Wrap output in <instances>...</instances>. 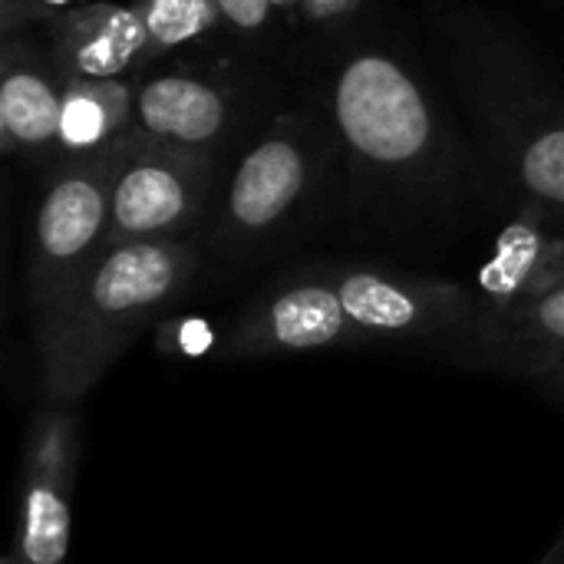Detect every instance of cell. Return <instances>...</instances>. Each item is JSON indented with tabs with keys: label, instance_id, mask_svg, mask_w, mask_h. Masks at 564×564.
Returning <instances> with one entry per match:
<instances>
[{
	"label": "cell",
	"instance_id": "6da1fadb",
	"mask_svg": "<svg viewBox=\"0 0 564 564\" xmlns=\"http://www.w3.org/2000/svg\"><path fill=\"white\" fill-rule=\"evenodd\" d=\"M334 135L364 218L403 228L463 198V152L426 86L397 59L364 50L330 86Z\"/></svg>",
	"mask_w": 564,
	"mask_h": 564
},
{
	"label": "cell",
	"instance_id": "7a4b0ae2",
	"mask_svg": "<svg viewBox=\"0 0 564 564\" xmlns=\"http://www.w3.org/2000/svg\"><path fill=\"white\" fill-rule=\"evenodd\" d=\"M195 271L198 248L182 238L106 248L36 330L43 393L53 403L83 400L129 344L192 288Z\"/></svg>",
	"mask_w": 564,
	"mask_h": 564
},
{
	"label": "cell",
	"instance_id": "3957f363",
	"mask_svg": "<svg viewBox=\"0 0 564 564\" xmlns=\"http://www.w3.org/2000/svg\"><path fill=\"white\" fill-rule=\"evenodd\" d=\"M463 83L525 202L564 218V106L532 76L525 53L479 17L446 26Z\"/></svg>",
	"mask_w": 564,
	"mask_h": 564
},
{
	"label": "cell",
	"instance_id": "277c9868",
	"mask_svg": "<svg viewBox=\"0 0 564 564\" xmlns=\"http://www.w3.org/2000/svg\"><path fill=\"white\" fill-rule=\"evenodd\" d=\"M119 139L102 152L69 162L50 182L36 208L30 254L23 268L33 330H40L63 307L83 274L109 248V205Z\"/></svg>",
	"mask_w": 564,
	"mask_h": 564
},
{
	"label": "cell",
	"instance_id": "5b68a950",
	"mask_svg": "<svg viewBox=\"0 0 564 564\" xmlns=\"http://www.w3.org/2000/svg\"><path fill=\"white\" fill-rule=\"evenodd\" d=\"M215 185V155L149 139L129 129L119 139L109 205V248L182 238Z\"/></svg>",
	"mask_w": 564,
	"mask_h": 564
},
{
	"label": "cell",
	"instance_id": "8992f818",
	"mask_svg": "<svg viewBox=\"0 0 564 564\" xmlns=\"http://www.w3.org/2000/svg\"><path fill=\"white\" fill-rule=\"evenodd\" d=\"M317 169V135L301 119H281L254 142L225 192L218 221L225 251L248 254L271 245L314 192Z\"/></svg>",
	"mask_w": 564,
	"mask_h": 564
},
{
	"label": "cell",
	"instance_id": "52a82bcc",
	"mask_svg": "<svg viewBox=\"0 0 564 564\" xmlns=\"http://www.w3.org/2000/svg\"><path fill=\"white\" fill-rule=\"evenodd\" d=\"M327 274L360 344L453 340L479 311V297L456 281L354 264L327 268Z\"/></svg>",
	"mask_w": 564,
	"mask_h": 564
},
{
	"label": "cell",
	"instance_id": "ba28073f",
	"mask_svg": "<svg viewBox=\"0 0 564 564\" xmlns=\"http://www.w3.org/2000/svg\"><path fill=\"white\" fill-rule=\"evenodd\" d=\"M364 347L327 268L288 274L261 291L221 340V357L261 360L284 354H314Z\"/></svg>",
	"mask_w": 564,
	"mask_h": 564
},
{
	"label": "cell",
	"instance_id": "9c48e42d",
	"mask_svg": "<svg viewBox=\"0 0 564 564\" xmlns=\"http://www.w3.org/2000/svg\"><path fill=\"white\" fill-rule=\"evenodd\" d=\"M79 466V420L69 403L43 406L23 443V486L13 555L26 564H66L73 486Z\"/></svg>",
	"mask_w": 564,
	"mask_h": 564
},
{
	"label": "cell",
	"instance_id": "30bf717a",
	"mask_svg": "<svg viewBox=\"0 0 564 564\" xmlns=\"http://www.w3.org/2000/svg\"><path fill=\"white\" fill-rule=\"evenodd\" d=\"M449 344L479 370L542 383L564 367V284L519 304L479 307Z\"/></svg>",
	"mask_w": 564,
	"mask_h": 564
},
{
	"label": "cell",
	"instance_id": "8fae6325",
	"mask_svg": "<svg viewBox=\"0 0 564 564\" xmlns=\"http://www.w3.org/2000/svg\"><path fill=\"white\" fill-rule=\"evenodd\" d=\"M53 40L63 79H116L149 50L139 3H89L66 10L53 23Z\"/></svg>",
	"mask_w": 564,
	"mask_h": 564
},
{
	"label": "cell",
	"instance_id": "7c38bea8",
	"mask_svg": "<svg viewBox=\"0 0 564 564\" xmlns=\"http://www.w3.org/2000/svg\"><path fill=\"white\" fill-rule=\"evenodd\" d=\"M492 248L479 271V307H506L564 284V238L549 231V215L525 208Z\"/></svg>",
	"mask_w": 564,
	"mask_h": 564
},
{
	"label": "cell",
	"instance_id": "4fadbf2b",
	"mask_svg": "<svg viewBox=\"0 0 564 564\" xmlns=\"http://www.w3.org/2000/svg\"><path fill=\"white\" fill-rule=\"evenodd\" d=\"M225 122L228 102L205 79L155 76L135 89L132 129L149 139L212 152V145L225 135Z\"/></svg>",
	"mask_w": 564,
	"mask_h": 564
},
{
	"label": "cell",
	"instance_id": "5bb4252c",
	"mask_svg": "<svg viewBox=\"0 0 564 564\" xmlns=\"http://www.w3.org/2000/svg\"><path fill=\"white\" fill-rule=\"evenodd\" d=\"M63 76H53L40 56L7 36L3 43V83H0V132L10 152L43 149L59 139Z\"/></svg>",
	"mask_w": 564,
	"mask_h": 564
},
{
	"label": "cell",
	"instance_id": "9a60e30c",
	"mask_svg": "<svg viewBox=\"0 0 564 564\" xmlns=\"http://www.w3.org/2000/svg\"><path fill=\"white\" fill-rule=\"evenodd\" d=\"M135 96L119 79H66L59 112V145L76 159L109 149L132 129Z\"/></svg>",
	"mask_w": 564,
	"mask_h": 564
},
{
	"label": "cell",
	"instance_id": "2e32d148",
	"mask_svg": "<svg viewBox=\"0 0 564 564\" xmlns=\"http://www.w3.org/2000/svg\"><path fill=\"white\" fill-rule=\"evenodd\" d=\"M139 10L149 30L145 53H165L172 46H182L208 33L221 20L218 0H139Z\"/></svg>",
	"mask_w": 564,
	"mask_h": 564
},
{
	"label": "cell",
	"instance_id": "e0dca14e",
	"mask_svg": "<svg viewBox=\"0 0 564 564\" xmlns=\"http://www.w3.org/2000/svg\"><path fill=\"white\" fill-rule=\"evenodd\" d=\"M221 20L231 23L235 30H261L271 13V0H218Z\"/></svg>",
	"mask_w": 564,
	"mask_h": 564
},
{
	"label": "cell",
	"instance_id": "ac0fdd59",
	"mask_svg": "<svg viewBox=\"0 0 564 564\" xmlns=\"http://www.w3.org/2000/svg\"><path fill=\"white\" fill-rule=\"evenodd\" d=\"M542 383H545V390H549V393H555L558 400H564V367H558V370H555L552 377H545Z\"/></svg>",
	"mask_w": 564,
	"mask_h": 564
},
{
	"label": "cell",
	"instance_id": "d6986e66",
	"mask_svg": "<svg viewBox=\"0 0 564 564\" xmlns=\"http://www.w3.org/2000/svg\"><path fill=\"white\" fill-rule=\"evenodd\" d=\"M3 564H26V562H20V558H17V555H13V552H10V555H7V558H3Z\"/></svg>",
	"mask_w": 564,
	"mask_h": 564
},
{
	"label": "cell",
	"instance_id": "ffe728a7",
	"mask_svg": "<svg viewBox=\"0 0 564 564\" xmlns=\"http://www.w3.org/2000/svg\"><path fill=\"white\" fill-rule=\"evenodd\" d=\"M46 3H66V0H46Z\"/></svg>",
	"mask_w": 564,
	"mask_h": 564
}]
</instances>
